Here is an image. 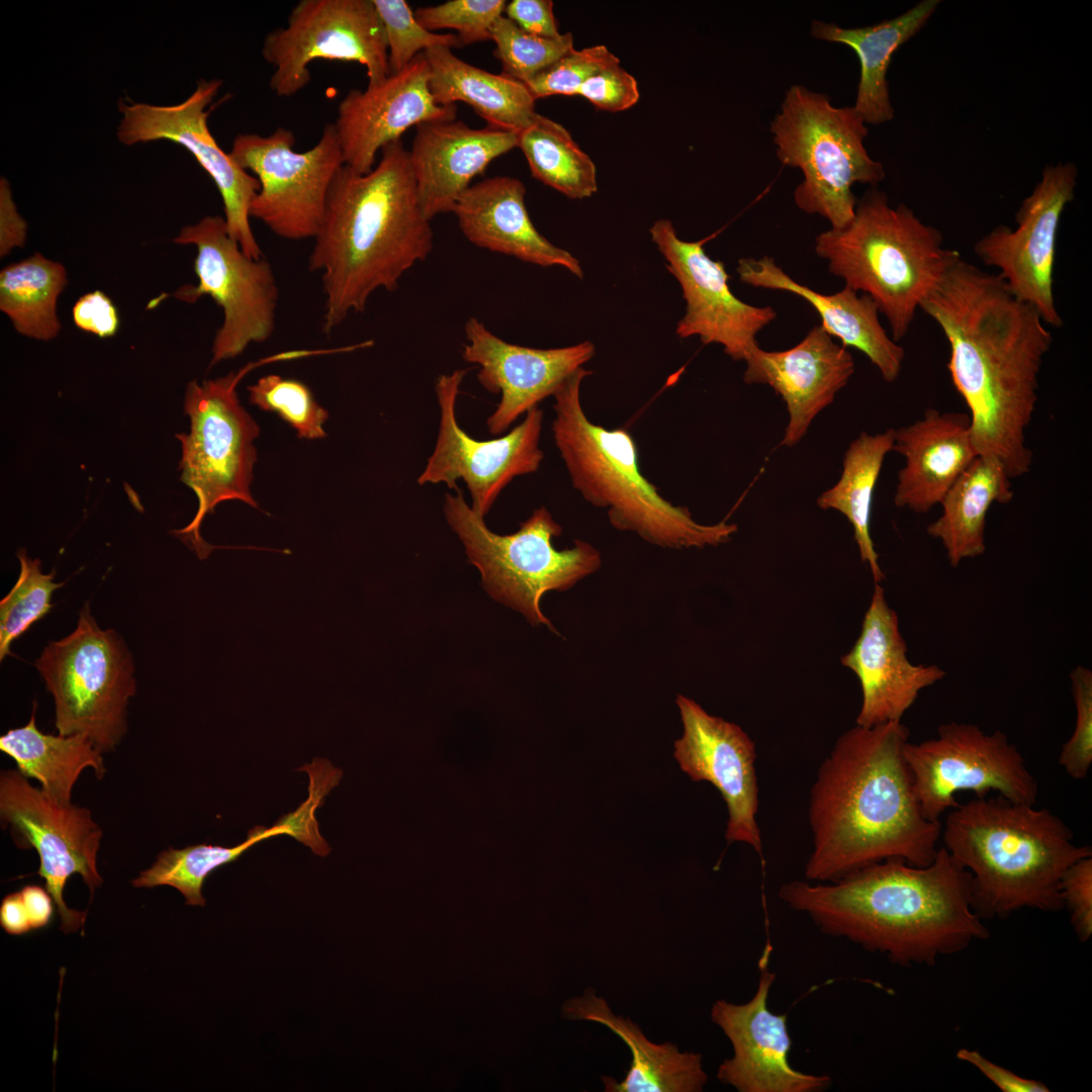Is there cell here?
Segmentation results:
<instances>
[{"mask_svg": "<svg viewBox=\"0 0 1092 1092\" xmlns=\"http://www.w3.org/2000/svg\"><path fill=\"white\" fill-rule=\"evenodd\" d=\"M920 309L948 342L947 368L969 408L978 456L997 460L1011 479L1025 475L1032 464L1026 431L1053 342L1051 331L999 275L962 257Z\"/></svg>", "mask_w": 1092, "mask_h": 1092, "instance_id": "obj_1", "label": "cell"}, {"mask_svg": "<svg viewBox=\"0 0 1092 1092\" xmlns=\"http://www.w3.org/2000/svg\"><path fill=\"white\" fill-rule=\"evenodd\" d=\"M901 721L856 725L844 732L821 763L809 798L810 882H835L888 858L929 864L941 822L921 811L903 749Z\"/></svg>", "mask_w": 1092, "mask_h": 1092, "instance_id": "obj_2", "label": "cell"}, {"mask_svg": "<svg viewBox=\"0 0 1092 1092\" xmlns=\"http://www.w3.org/2000/svg\"><path fill=\"white\" fill-rule=\"evenodd\" d=\"M779 897L823 933L900 966H933L989 936L973 907L971 875L944 847L924 867L888 858L835 882L783 884Z\"/></svg>", "mask_w": 1092, "mask_h": 1092, "instance_id": "obj_3", "label": "cell"}, {"mask_svg": "<svg viewBox=\"0 0 1092 1092\" xmlns=\"http://www.w3.org/2000/svg\"><path fill=\"white\" fill-rule=\"evenodd\" d=\"M308 267L321 272L323 331L365 310L377 289L393 291L401 276L433 248L410 152L401 140L381 149L377 166L361 174L347 165L331 185Z\"/></svg>", "mask_w": 1092, "mask_h": 1092, "instance_id": "obj_4", "label": "cell"}, {"mask_svg": "<svg viewBox=\"0 0 1092 1092\" xmlns=\"http://www.w3.org/2000/svg\"><path fill=\"white\" fill-rule=\"evenodd\" d=\"M940 838L972 879L980 918H1006L1031 908H1063L1060 884L1075 861L1092 855L1071 828L1048 808L1011 802L999 795L976 798L949 810Z\"/></svg>", "mask_w": 1092, "mask_h": 1092, "instance_id": "obj_5", "label": "cell"}, {"mask_svg": "<svg viewBox=\"0 0 1092 1092\" xmlns=\"http://www.w3.org/2000/svg\"><path fill=\"white\" fill-rule=\"evenodd\" d=\"M592 371L579 368L556 389L552 432L572 486L593 506L607 511L611 525L664 548L717 546L737 531L735 524L696 522L688 508L674 506L641 473L638 449L623 428L608 430L586 417L580 384Z\"/></svg>", "mask_w": 1092, "mask_h": 1092, "instance_id": "obj_6", "label": "cell"}, {"mask_svg": "<svg viewBox=\"0 0 1092 1092\" xmlns=\"http://www.w3.org/2000/svg\"><path fill=\"white\" fill-rule=\"evenodd\" d=\"M815 252L845 286L875 301L895 342L905 337L917 308L961 258L943 246L940 231L905 204L892 207L886 193L875 187L857 202L845 226L816 237Z\"/></svg>", "mask_w": 1092, "mask_h": 1092, "instance_id": "obj_7", "label": "cell"}, {"mask_svg": "<svg viewBox=\"0 0 1092 1092\" xmlns=\"http://www.w3.org/2000/svg\"><path fill=\"white\" fill-rule=\"evenodd\" d=\"M770 132L780 162L803 173L794 191L796 205L828 219L831 229L853 218L855 183L875 187L886 177L883 164L864 148L869 128L861 115L853 106H833L823 93L792 85Z\"/></svg>", "mask_w": 1092, "mask_h": 1092, "instance_id": "obj_8", "label": "cell"}, {"mask_svg": "<svg viewBox=\"0 0 1092 1092\" xmlns=\"http://www.w3.org/2000/svg\"><path fill=\"white\" fill-rule=\"evenodd\" d=\"M308 350H292L250 362L223 377L189 382L184 410L190 419L189 434H177L181 443V480L197 496L198 509L193 520L174 531L199 559H205L216 546L200 535L204 518L221 502L238 499L259 509L250 484L257 459L253 441L259 427L242 406L237 385L259 366L308 357Z\"/></svg>", "mask_w": 1092, "mask_h": 1092, "instance_id": "obj_9", "label": "cell"}, {"mask_svg": "<svg viewBox=\"0 0 1092 1092\" xmlns=\"http://www.w3.org/2000/svg\"><path fill=\"white\" fill-rule=\"evenodd\" d=\"M445 493L444 515L464 545L468 560L480 572L486 592L495 600L521 612L533 625L550 621L540 601L550 590H566L602 564L600 551L575 540L573 547L558 550L552 539L562 528L541 507L509 535H497L464 499L462 491Z\"/></svg>", "mask_w": 1092, "mask_h": 1092, "instance_id": "obj_10", "label": "cell"}, {"mask_svg": "<svg viewBox=\"0 0 1092 1092\" xmlns=\"http://www.w3.org/2000/svg\"><path fill=\"white\" fill-rule=\"evenodd\" d=\"M35 667L54 698L59 734L85 736L102 753L120 742L136 690L133 660L117 632L98 626L88 603L75 630L51 641Z\"/></svg>", "mask_w": 1092, "mask_h": 1092, "instance_id": "obj_11", "label": "cell"}, {"mask_svg": "<svg viewBox=\"0 0 1092 1092\" xmlns=\"http://www.w3.org/2000/svg\"><path fill=\"white\" fill-rule=\"evenodd\" d=\"M173 242L196 248V285L173 296L195 303L210 296L221 308L222 324L212 344L211 365L241 355L249 345L268 340L276 323L279 292L271 264L248 256L230 235L224 217L205 215L183 226Z\"/></svg>", "mask_w": 1092, "mask_h": 1092, "instance_id": "obj_12", "label": "cell"}, {"mask_svg": "<svg viewBox=\"0 0 1092 1092\" xmlns=\"http://www.w3.org/2000/svg\"><path fill=\"white\" fill-rule=\"evenodd\" d=\"M913 788L924 816L940 821L959 805L956 795L970 791L976 798L993 792L1015 803L1035 805L1038 785L1026 761L1000 730L989 734L979 726L949 722L937 736L903 749Z\"/></svg>", "mask_w": 1092, "mask_h": 1092, "instance_id": "obj_13", "label": "cell"}, {"mask_svg": "<svg viewBox=\"0 0 1092 1092\" xmlns=\"http://www.w3.org/2000/svg\"><path fill=\"white\" fill-rule=\"evenodd\" d=\"M294 144L293 132L279 126L268 135L238 134L229 154L260 182L250 216L280 238L299 241L316 235L331 185L345 163L334 123L325 125L312 148L296 152Z\"/></svg>", "mask_w": 1092, "mask_h": 1092, "instance_id": "obj_14", "label": "cell"}, {"mask_svg": "<svg viewBox=\"0 0 1092 1092\" xmlns=\"http://www.w3.org/2000/svg\"><path fill=\"white\" fill-rule=\"evenodd\" d=\"M261 54L274 67L269 86L280 97L308 85V65L317 59L364 65L367 86L389 76L384 26L372 0H301L286 26L265 36Z\"/></svg>", "mask_w": 1092, "mask_h": 1092, "instance_id": "obj_15", "label": "cell"}, {"mask_svg": "<svg viewBox=\"0 0 1092 1092\" xmlns=\"http://www.w3.org/2000/svg\"><path fill=\"white\" fill-rule=\"evenodd\" d=\"M0 816L2 825L11 827L19 847L37 851V874L57 906L62 931L79 930L86 911L70 909L63 892L73 874L81 875L91 895L102 884L96 867L102 830L91 811L72 803L60 804L32 787L18 769H6L0 775Z\"/></svg>", "mask_w": 1092, "mask_h": 1092, "instance_id": "obj_16", "label": "cell"}, {"mask_svg": "<svg viewBox=\"0 0 1092 1092\" xmlns=\"http://www.w3.org/2000/svg\"><path fill=\"white\" fill-rule=\"evenodd\" d=\"M466 373V369H457L436 379L439 432L418 483H445L457 489V480L462 479L471 495V509L484 518L513 478L538 470L544 458L539 447L544 413L535 406L506 436L487 441L473 439L459 427L455 414Z\"/></svg>", "mask_w": 1092, "mask_h": 1092, "instance_id": "obj_17", "label": "cell"}, {"mask_svg": "<svg viewBox=\"0 0 1092 1092\" xmlns=\"http://www.w3.org/2000/svg\"><path fill=\"white\" fill-rule=\"evenodd\" d=\"M1077 176L1072 163L1046 165L1015 213L1016 229L998 225L974 246L985 265L1000 271L1009 291L1054 328L1064 325L1053 285L1057 236L1062 214L1074 198Z\"/></svg>", "mask_w": 1092, "mask_h": 1092, "instance_id": "obj_18", "label": "cell"}, {"mask_svg": "<svg viewBox=\"0 0 1092 1092\" xmlns=\"http://www.w3.org/2000/svg\"><path fill=\"white\" fill-rule=\"evenodd\" d=\"M221 83L219 79H201L195 90L175 105L119 101L122 117L117 139L126 146L168 140L184 147L215 183L230 235L248 256L259 259L263 254L250 223V206L260 182L223 152L207 124L209 106Z\"/></svg>", "mask_w": 1092, "mask_h": 1092, "instance_id": "obj_19", "label": "cell"}, {"mask_svg": "<svg viewBox=\"0 0 1092 1092\" xmlns=\"http://www.w3.org/2000/svg\"><path fill=\"white\" fill-rule=\"evenodd\" d=\"M649 232L687 303L676 335L682 339L698 336L705 345H722L733 360L744 361L758 345L757 333L777 317L776 310L748 304L733 294L724 264L705 251L709 238L684 241L668 219L655 221Z\"/></svg>", "mask_w": 1092, "mask_h": 1092, "instance_id": "obj_20", "label": "cell"}, {"mask_svg": "<svg viewBox=\"0 0 1092 1092\" xmlns=\"http://www.w3.org/2000/svg\"><path fill=\"white\" fill-rule=\"evenodd\" d=\"M676 704L684 734L674 742L673 756L680 769L720 792L728 810V843H746L762 857L755 743L740 726L710 715L692 699L678 695Z\"/></svg>", "mask_w": 1092, "mask_h": 1092, "instance_id": "obj_21", "label": "cell"}, {"mask_svg": "<svg viewBox=\"0 0 1092 1092\" xmlns=\"http://www.w3.org/2000/svg\"><path fill=\"white\" fill-rule=\"evenodd\" d=\"M776 974L760 964L757 989L744 1004L724 999L711 1008V1020L720 1027L733 1048V1056L722 1062L717 1079L739 1092H817L832 1083L826 1075L794 1069L789 1062L792 1038L788 1014L774 1013L767 998Z\"/></svg>", "mask_w": 1092, "mask_h": 1092, "instance_id": "obj_22", "label": "cell"}, {"mask_svg": "<svg viewBox=\"0 0 1092 1092\" xmlns=\"http://www.w3.org/2000/svg\"><path fill=\"white\" fill-rule=\"evenodd\" d=\"M464 332L467 343L462 349L463 360L479 366L477 380L484 389L500 393L495 411L486 421L491 435L504 433L521 415L553 395L596 353L589 341L553 349L511 344L476 317L467 320Z\"/></svg>", "mask_w": 1092, "mask_h": 1092, "instance_id": "obj_23", "label": "cell"}, {"mask_svg": "<svg viewBox=\"0 0 1092 1092\" xmlns=\"http://www.w3.org/2000/svg\"><path fill=\"white\" fill-rule=\"evenodd\" d=\"M424 53L401 71L365 90H351L339 103L334 122L344 163L366 174L384 146L400 140L411 126L455 120L457 106L436 103L429 87Z\"/></svg>", "mask_w": 1092, "mask_h": 1092, "instance_id": "obj_24", "label": "cell"}, {"mask_svg": "<svg viewBox=\"0 0 1092 1092\" xmlns=\"http://www.w3.org/2000/svg\"><path fill=\"white\" fill-rule=\"evenodd\" d=\"M906 652L898 616L888 605L884 588L875 583L860 634L841 658L842 665L855 673L861 689L856 725L870 727L901 721L919 693L945 676V671L935 664H913Z\"/></svg>", "mask_w": 1092, "mask_h": 1092, "instance_id": "obj_25", "label": "cell"}, {"mask_svg": "<svg viewBox=\"0 0 1092 1092\" xmlns=\"http://www.w3.org/2000/svg\"><path fill=\"white\" fill-rule=\"evenodd\" d=\"M743 380L770 386L786 403L789 423L781 445L792 447L806 435L815 417L831 404L854 372V361L843 345L821 326L785 351L755 346L745 358Z\"/></svg>", "mask_w": 1092, "mask_h": 1092, "instance_id": "obj_26", "label": "cell"}, {"mask_svg": "<svg viewBox=\"0 0 1092 1092\" xmlns=\"http://www.w3.org/2000/svg\"><path fill=\"white\" fill-rule=\"evenodd\" d=\"M519 132L463 121L416 126L410 159L419 202L428 219L452 212L471 181L499 156L518 147Z\"/></svg>", "mask_w": 1092, "mask_h": 1092, "instance_id": "obj_27", "label": "cell"}, {"mask_svg": "<svg viewBox=\"0 0 1092 1092\" xmlns=\"http://www.w3.org/2000/svg\"><path fill=\"white\" fill-rule=\"evenodd\" d=\"M525 194L526 188L519 179L486 178L470 185L452 212L462 234L473 245L542 267L559 266L582 279L579 261L535 228Z\"/></svg>", "mask_w": 1092, "mask_h": 1092, "instance_id": "obj_28", "label": "cell"}, {"mask_svg": "<svg viewBox=\"0 0 1092 1092\" xmlns=\"http://www.w3.org/2000/svg\"><path fill=\"white\" fill-rule=\"evenodd\" d=\"M893 451L905 459L894 495L898 508L927 513L941 500L978 457L969 414L927 410L911 425L895 430Z\"/></svg>", "mask_w": 1092, "mask_h": 1092, "instance_id": "obj_29", "label": "cell"}, {"mask_svg": "<svg viewBox=\"0 0 1092 1092\" xmlns=\"http://www.w3.org/2000/svg\"><path fill=\"white\" fill-rule=\"evenodd\" d=\"M737 274L741 282L757 288L788 291L812 305L821 327L844 347L862 352L887 382L895 381L902 369L904 349L890 338L879 320V308L867 294L844 286L833 294H823L790 277L768 256L742 258Z\"/></svg>", "mask_w": 1092, "mask_h": 1092, "instance_id": "obj_30", "label": "cell"}, {"mask_svg": "<svg viewBox=\"0 0 1092 1092\" xmlns=\"http://www.w3.org/2000/svg\"><path fill=\"white\" fill-rule=\"evenodd\" d=\"M562 1017L600 1023L618 1035L631 1052L630 1069L621 1081L602 1077L608 1092H700L708 1081L702 1056L681 1052L666 1041L648 1039L638 1024L615 1014L608 1002L587 989L562 1005Z\"/></svg>", "mask_w": 1092, "mask_h": 1092, "instance_id": "obj_31", "label": "cell"}, {"mask_svg": "<svg viewBox=\"0 0 1092 1092\" xmlns=\"http://www.w3.org/2000/svg\"><path fill=\"white\" fill-rule=\"evenodd\" d=\"M940 1L923 0L895 18L871 26L844 28L813 20V37L844 44L855 53L860 66L853 108L867 124H882L894 117L887 72L897 49L927 23Z\"/></svg>", "mask_w": 1092, "mask_h": 1092, "instance_id": "obj_32", "label": "cell"}, {"mask_svg": "<svg viewBox=\"0 0 1092 1092\" xmlns=\"http://www.w3.org/2000/svg\"><path fill=\"white\" fill-rule=\"evenodd\" d=\"M429 65V87L439 105L461 101L487 125L520 132L537 112L527 86L504 74H492L459 59L447 47L424 52Z\"/></svg>", "mask_w": 1092, "mask_h": 1092, "instance_id": "obj_33", "label": "cell"}, {"mask_svg": "<svg viewBox=\"0 0 1092 1092\" xmlns=\"http://www.w3.org/2000/svg\"><path fill=\"white\" fill-rule=\"evenodd\" d=\"M1013 496L1003 466L993 458L976 457L941 500V515L926 529L941 542L950 566L985 553L987 514L993 504H1008Z\"/></svg>", "mask_w": 1092, "mask_h": 1092, "instance_id": "obj_34", "label": "cell"}, {"mask_svg": "<svg viewBox=\"0 0 1092 1092\" xmlns=\"http://www.w3.org/2000/svg\"><path fill=\"white\" fill-rule=\"evenodd\" d=\"M36 708L34 702L25 726L10 729L0 737V749L16 762L24 777L37 780L50 799L67 805L71 803L76 781L86 767H92L98 780L104 777L102 752L79 734L40 732L35 722Z\"/></svg>", "mask_w": 1092, "mask_h": 1092, "instance_id": "obj_35", "label": "cell"}, {"mask_svg": "<svg viewBox=\"0 0 1092 1092\" xmlns=\"http://www.w3.org/2000/svg\"><path fill=\"white\" fill-rule=\"evenodd\" d=\"M894 440L895 429L876 435L862 432L844 454L839 480L817 499L820 509L838 511L848 520L860 559L869 565L875 583H880L885 574L871 537L873 495Z\"/></svg>", "mask_w": 1092, "mask_h": 1092, "instance_id": "obj_36", "label": "cell"}, {"mask_svg": "<svg viewBox=\"0 0 1092 1092\" xmlns=\"http://www.w3.org/2000/svg\"><path fill=\"white\" fill-rule=\"evenodd\" d=\"M67 283L62 263L34 253L1 270L0 309L20 335L50 341L61 331L57 302Z\"/></svg>", "mask_w": 1092, "mask_h": 1092, "instance_id": "obj_37", "label": "cell"}, {"mask_svg": "<svg viewBox=\"0 0 1092 1092\" xmlns=\"http://www.w3.org/2000/svg\"><path fill=\"white\" fill-rule=\"evenodd\" d=\"M518 148L532 176L568 198L584 199L598 191L595 163L560 123L537 113L519 132Z\"/></svg>", "mask_w": 1092, "mask_h": 1092, "instance_id": "obj_38", "label": "cell"}, {"mask_svg": "<svg viewBox=\"0 0 1092 1092\" xmlns=\"http://www.w3.org/2000/svg\"><path fill=\"white\" fill-rule=\"evenodd\" d=\"M280 834L292 836L286 822L280 819L276 825L265 828L257 826L250 830L248 838L237 846L198 844L183 849L168 848L159 853L156 862L141 872L132 881L134 887L153 888L171 886L186 899L187 905L204 906L201 888L207 876L217 868L235 861L255 843Z\"/></svg>", "mask_w": 1092, "mask_h": 1092, "instance_id": "obj_39", "label": "cell"}, {"mask_svg": "<svg viewBox=\"0 0 1092 1092\" xmlns=\"http://www.w3.org/2000/svg\"><path fill=\"white\" fill-rule=\"evenodd\" d=\"M17 557L20 571L10 592L0 602V660L11 655V644L52 609L54 592L64 585L54 580L55 570L42 573L40 561L25 550Z\"/></svg>", "mask_w": 1092, "mask_h": 1092, "instance_id": "obj_40", "label": "cell"}, {"mask_svg": "<svg viewBox=\"0 0 1092 1092\" xmlns=\"http://www.w3.org/2000/svg\"><path fill=\"white\" fill-rule=\"evenodd\" d=\"M493 52L502 64V74L527 84L537 74L573 50L570 32L556 37H541L526 32L514 21L500 15L491 26Z\"/></svg>", "mask_w": 1092, "mask_h": 1092, "instance_id": "obj_41", "label": "cell"}, {"mask_svg": "<svg viewBox=\"0 0 1092 1092\" xmlns=\"http://www.w3.org/2000/svg\"><path fill=\"white\" fill-rule=\"evenodd\" d=\"M252 404L262 411L277 414L303 439L326 437L323 429L329 413L313 398L306 384L297 379L276 374L261 377L247 387Z\"/></svg>", "mask_w": 1092, "mask_h": 1092, "instance_id": "obj_42", "label": "cell"}, {"mask_svg": "<svg viewBox=\"0 0 1092 1092\" xmlns=\"http://www.w3.org/2000/svg\"><path fill=\"white\" fill-rule=\"evenodd\" d=\"M372 1L384 26L389 75L401 71L422 51L462 47L457 34L435 33L423 27L405 0Z\"/></svg>", "mask_w": 1092, "mask_h": 1092, "instance_id": "obj_43", "label": "cell"}, {"mask_svg": "<svg viewBox=\"0 0 1092 1092\" xmlns=\"http://www.w3.org/2000/svg\"><path fill=\"white\" fill-rule=\"evenodd\" d=\"M505 0H450L415 11L426 29L450 28L457 32L461 46L490 39V29L505 12Z\"/></svg>", "mask_w": 1092, "mask_h": 1092, "instance_id": "obj_44", "label": "cell"}, {"mask_svg": "<svg viewBox=\"0 0 1092 1092\" xmlns=\"http://www.w3.org/2000/svg\"><path fill=\"white\" fill-rule=\"evenodd\" d=\"M620 64L604 44L571 50L537 74L526 86L535 100L553 95H578L584 82L600 70Z\"/></svg>", "mask_w": 1092, "mask_h": 1092, "instance_id": "obj_45", "label": "cell"}, {"mask_svg": "<svg viewBox=\"0 0 1092 1092\" xmlns=\"http://www.w3.org/2000/svg\"><path fill=\"white\" fill-rule=\"evenodd\" d=\"M1076 707V723L1071 737L1063 744L1059 764L1075 780L1085 779L1092 764V672L1077 665L1070 673Z\"/></svg>", "mask_w": 1092, "mask_h": 1092, "instance_id": "obj_46", "label": "cell"}, {"mask_svg": "<svg viewBox=\"0 0 1092 1092\" xmlns=\"http://www.w3.org/2000/svg\"><path fill=\"white\" fill-rule=\"evenodd\" d=\"M1060 894L1078 939L1086 942L1092 935V855L1075 861L1066 870Z\"/></svg>", "mask_w": 1092, "mask_h": 1092, "instance_id": "obj_47", "label": "cell"}, {"mask_svg": "<svg viewBox=\"0 0 1092 1092\" xmlns=\"http://www.w3.org/2000/svg\"><path fill=\"white\" fill-rule=\"evenodd\" d=\"M578 95L605 111H624L640 97L636 79L620 64L606 67L580 87Z\"/></svg>", "mask_w": 1092, "mask_h": 1092, "instance_id": "obj_48", "label": "cell"}, {"mask_svg": "<svg viewBox=\"0 0 1092 1092\" xmlns=\"http://www.w3.org/2000/svg\"><path fill=\"white\" fill-rule=\"evenodd\" d=\"M72 316L76 327L99 338L113 337L118 331L117 309L100 290L82 295L73 306Z\"/></svg>", "mask_w": 1092, "mask_h": 1092, "instance_id": "obj_49", "label": "cell"}, {"mask_svg": "<svg viewBox=\"0 0 1092 1092\" xmlns=\"http://www.w3.org/2000/svg\"><path fill=\"white\" fill-rule=\"evenodd\" d=\"M505 12L528 33L550 38L560 34L551 0H513L507 3Z\"/></svg>", "mask_w": 1092, "mask_h": 1092, "instance_id": "obj_50", "label": "cell"}, {"mask_svg": "<svg viewBox=\"0 0 1092 1092\" xmlns=\"http://www.w3.org/2000/svg\"><path fill=\"white\" fill-rule=\"evenodd\" d=\"M957 1058L974 1066L990 1082L1002 1092H1049L1050 1089L1042 1082L1023 1078L1012 1071L999 1066L976 1050L961 1049Z\"/></svg>", "mask_w": 1092, "mask_h": 1092, "instance_id": "obj_51", "label": "cell"}, {"mask_svg": "<svg viewBox=\"0 0 1092 1092\" xmlns=\"http://www.w3.org/2000/svg\"><path fill=\"white\" fill-rule=\"evenodd\" d=\"M27 236V223L18 213L8 181H0V256H7L13 249L22 248Z\"/></svg>", "mask_w": 1092, "mask_h": 1092, "instance_id": "obj_52", "label": "cell"}, {"mask_svg": "<svg viewBox=\"0 0 1092 1092\" xmlns=\"http://www.w3.org/2000/svg\"><path fill=\"white\" fill-rule=\"evenodd\" d=\"M20 895L25 906L30 926L38 929L49 924L53 912V898L43 888L35 885L25 886Z\"/></svg>", "mask_w": 1092, "mask_h": 1092, "instance_id": "obj_53", "label": "cell"}, {"mask_svg": "<svg viewBox=\"0 0 1092 1092\" xmlns=\"http://www.w3.org/2000/svg\"><path fill=\"white\" fill-rule=\"evenodd\" d=\"M0 924L9 934L21 935L31 930L20 892L7 895L0 906Z\"/></svg>", "mask_w": 1092, "mask_h": 1092, "instance_id": "obj_54", "label": "cell"}]
</instances>
